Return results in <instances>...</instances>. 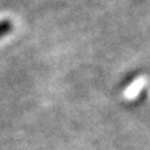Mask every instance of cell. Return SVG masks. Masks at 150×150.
<instances>
[{
    "instance_id": "cell-1",
    "label": "cell",
    "mask_w": 150,
    "mask_h": 150,
    "mask_svg": "<svg viewBox=\"0 0 150 150\" xmlns=\"http://www.w3.org/2000/svg\"><path fill=\"white\" fill-rule=\"evenodd\" d=\"M13 31V22L10 20H1L0 21V39Z\"/></svg>"
}]
</instances>
